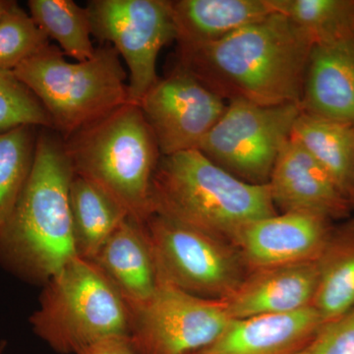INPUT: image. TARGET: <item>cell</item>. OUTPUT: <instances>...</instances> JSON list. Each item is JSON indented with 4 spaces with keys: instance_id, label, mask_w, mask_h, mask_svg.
<instances>
[{
    "instance_id": "1",
    "label": "cell",
    "mask_w": 354,
    "mask_h": 354,
    "mask_svg": "<svg viewBox=\"0 0 354 354\" xmlns=\"http://www.w3.org/2000/svg\"><path fill=\"white\" fill-rule=\"evenodd\" d=\"M313 46L297 25L274 12L216 43L177 53L176 65L228 101L300 104Z\"/></svg>"
},
{
    "instance_id": "2",
    "label": "cell",
    "mask_w": 354,
    "mask_h": 354,
    "mask_svg": "<svg viewBox=\"0 0 354 354\" xmlns=\"http://www.w3.org/2000/svg\"><path fill=\"white\" fill-rule=\"evenodd\" d=\"M73 174L64 140L41 128L31 174L0 234V263L21 279L46 285L78 256L69 206Z\"/></svg>"
},
{
    "instance_id": "3",
    "label": "cell",
    "mask_w": 354,
    "mask_h": 354,
    "mask_svg": "<svg viewBox=\"0 0 354 354\" xmlns=\"http://www.w3.org/2000/svg\"><path fill=\"white\" fill-rule=\"evenodd\" d=\"M152 214L232 242L247 223L278 213L268 184L245 183L199 150H189L160 157L151 190Z\"/></svg>"
},
{
    "instance_id": "4",
    "label": "cell",
    "mask_w": 354,
    "mask_h": 354,
    "mask_svg": "<svg viewBox=\"0 0 354 354\" xmlns=\"http://www.w3.org/2000/svg\"><path fill=\"white\" fill-rule=\"evenodd\" d=\"M64 142L74 174L99 186L135 220L151 216L162 155L138 104L127 102Z\"/></svg>"
},
{
    "instance_id": "5",
    "label": "cell",
    "mask_w": 354,
    "mask_h": 354,
    "mask_svg": "<svg viewBox=\"0 0 354 354\" xmlns=\"http://www.w3.org/2000/svg\"><path fill=\"white\" fill-rule=\"evenodd\" d=\"M111 44L94 57L70 62L57 46L46 48L14 70L50 116L62 140L129 102L127 73Z\"/></svg>"
},
{
    "instance_id": "6",
    "label": "cell",
    "mask_w": 354,
    "mask_h": 354,
    "mask_svg": "<svg viewBox=\"0 0 354 354\" xmlns=\"http://www.w3.org/2000/svg\"><path fill=\"white\" fill-rule=\"evenodd\" d=\"M131 310L93 261H69L44 285L32 330L53 351L78 354L97 342L128 337Z\"/></svg>"
},
{
    "instance_id": "7",
    "label": "cell",
    "mask_w": 354,
    "mask_h": 354,
    "mask_svg": "<svg viewBox=\"0 0 354 354\" xmlns=\"http://www.w3.org/2000/svg\"><path fill=\"white\" fill-rule=\"evenodd\" d=\"M160 283L196 297L223 300L249 269L232 242L167 216L144 221Z\"/></svg>"
},
{
    "instance_id": "8",
    "label": "cell",
    "mask_w": 354,
    "mask_h": 354,
    "mask_svg": "<svg viewBox=\"0 0 354 354\" xmlns=\"http://www.w3.org/2000/svg\"><path fill=\"white\" fill-rule=\"evenodd\" d=\"M300 113L297 104L260 106L232 100L197 150L245 183L268 184Z\"/></svg>"
},
{
    "instance_id": "9",
    "label": "cell",
    "mask_w": 354,
    "mask_h": 354,
    "mask_svg": "<svg viewBox=\"0 0 354 354\" xmlns=\"http://www.w3.org/2000/svg\"><path fill=\"white\" fill-rule=\"evenodd\" d=\"M86 9L93 36L113 46L127 64L129 102L138 104L158 81L160 50L176 39L171 1L92 0Z\"/></svg>"
},
{
    "instance_id": "10",
    "label": "cell",
    "mask_w": 354,
    "mask_h": 354,
    "mask_svg": "<svg viewBox=\"0 0 354 354\" xmlns=\"http://www.w3.org/2000/svg\"><path fill=\"white\" fill-rule=\"evenodd\" d=\"M131 314L128 337L137 354L199 353L232 320L223 300L196 297L165 283Z\"/></svg>"
},
{
    "instance_id": "11",
    "label": "cell",
    "mask_w": 354,
    "mask_h": 354,
    "mask_svg": "<svg viewBox=\"0 0 354 354\" xmlns=\"http://www.w3.org/2000/svg\"><path fill=\"white\" fill-rule=\"evenodd\" d=\"M137 104L162 156L197 150L227 106L221 95L177 65Z\"/></svg>"
},
{
    "instance_id": "12",
    "label": "cell",
    "mask_w": 354,
    "mask_h": 354,
    "mask_svg": "<svg viewBox=\"0 0 354 354\" xmlns=\"http://www.w3.org/2000/svg\"><path fill=\"white\" fill-rule=\"evenodd\" d=\"M333 227L332 221L313 214H277L247 223L232 243L251 272L318 259Z\"/></svg>"
},
{
    "instance_id": "13",
    "label": "cell",
    "mask_w": 354,
    "mask_h": 354,
    "mask_svg": "<svg viewBox=\"0 0 354 354\" xmlns=\"http://www.w3.org/2000/svg\"><path fill=\"white\" fill-rule=\"evenodd\" d=\"M268 185L274 207L283 213H308L330 221L348 218L353 203L328 171L295 140L277 158Z\"/></svg>"
},
{
    "instance_id": "14",
    "label": "cell",
    "mask_w": 354,
    "mask_h": 354,
    "mask_svg": "<svg viewBox=\"0 0 354 354\" xmlns=\"http://www.w3.org/2000/svg\"><path fill=\"white\" fill-rule=\"evenodd\" d=\"M319 274L318 259L254 270L223 301L232 319L298 311L313 304Z\"/></svg>"
},
{
    "instance_id": "15",
    "label": "cell",
    "mask_w": 354,
    "mask_h": 354,
    "mask_svg": "<svg viewBox=\"0 0 354 354\" xmlns=\"http://www.w3.org/2000/svg\"><path fill=\"white\" fill-rule=\"evenodd\" d=\"M323 324L313 306L290 313L232 319L214 344L195 354H295Z\"/></svg>"
},
{
    "instance_id": "16",
    "label": "cell",
    "mask_w": 354,
    "mask_h": 354,
    "mask_svg": "<svg viewBox=\"0 0 354 354\" xmlns=\"http://www.w3.org/2000/svg\"><path fill=\"white\" fill-rule=\"evenodd\" d=\"M300 108L354 124V36L313 46Z\"/></svg>"
},
{
    "instance_id": "17",
    "label": "cell",
    "mask_w": 354,
    "mask_h": 354,
    "mask_svg": "<svg viewBox=\"0 0 354 354\" xmlns=\"http://www.w3.org/2000/svg\"><path fill=\"white\" fill-rule=\"evenodd\" d=\"M130 310L145 304L160 285L144 223L127 216L93 260Z\"/></svg>"
},
{
    "instance_id": "18",
    "label": "cell",
    "mask_w": 354,
    "mask_h": 354,
    "mask_svg": "<svg viewBox=\"0 0 354 354\" xmlns=\"http://www.w3.org/2000/svg\"><path fill=\"white\" fill-rule=\"evenodd\" d=\"M177 53L227 38L274 13L271 0H176L171 1Z\"/></svg>"
},
{
    "instance_id": "19",
    "label": "cell",
    "mask_w": 354,
    "mask_h": 354,
    "mask_svg": "<svg viewBox=\"0 0 354 354\" xmlns=\"http://www.w3.org/2000/svg\"><path fill=\"white\" fill-rule=\"evenodd\" d=\"M290 139L322 165L353 206L354 124L301 111L293 124Z\"/></svg>"
},
{
    "instance_id": "20",
    "label": "cell",
    "mask_w": 354,
    "mask_h": 354,
    "mask_svg": "<svg viewBox=\"0 0 354 354\" xmlns=\"http://www.w3.org/2000/svg\"><path fill=\"white\" fill-rule=\"evenodd\" d=\"M318 264L320 274L312 306L326 323L354 308V218L334 225Z\"/></svg>"
},
{
    "instance_id": "21",
    "label": "cell",
    "mask_w": 354,
    "mask_h": 354,
    "mask_svg": "<svg viewBox=\"0 0 354 354\" xmlns=\"http://www.w3.org/2000/svg\"><path fill=\"white\" fill-rule=\"evenodd\" d=\"M69 206L77 255L91 261L129 216L99 186L75 174L69 186Z\"/></svg>"
},
{
    "instance_id": "22",
    "label": "cell",
    "mask_w": 354,
    "mask_h": 354,
    "mask_svg": "<svg viewBox=\"0 0 354 354\" xmlns=\"http://www.w3.org/2000/svg\"><path fill=\"white\" fill-rule=\"evenodd\" d=\"M30 15L48 39H55L60 50L76 62L94 57L95 48L91 36L87 9L73 0H30Z\"/></svg>"
},
{
    "instance_id": "23",
    "label": "cell",
    "mask_w": 354,
    "mask_h": 354,
    "mask_svg": "<svg viewBox=\"0 0 354 354\" xmlns=\"http://www.w3.org/2000/svg\"><path fill=\"white\" fill-rule=\"evenodd\" d=\"M315 44L354 36V0H271Z\"/></svg>"
},
{
    "instance_id": "24",
    "label": "cell",
    "mask_w": 354,
    "mask_h": 354,
    "mask_svg": "<svg viewBox=\"0 0 354 354\" xmlns=\"http://www.w3.org/2000/svg\"><path fill=\"white\" fill-rule=\"evenodd\" d=\"M39 129L21 127L0 134V234L31 174Z\"/></svg>"
},
{
    "instance_id": "25",
    "label": "cell",
    "mask_w": 354,
    "mask_h": 354,
    "mask_svg": "<svg viewBox=\"0 0 354 354\" xmlns=\"http://www.w3.org/2000/svg\"><path fill=\"white\" fill-rule=\"evenodd\" d=\"M50 44L30 13L13 1L0 17V69L14 71Z\"/></svg>"
},
{
    "instance_id": "26",
    "label": "cell",
    "mask_w": 354,
    "mask_h": 354,
    "mask_svg": "<svg viewBox=\"0 0 354 354\" xmlns=\"http://www.w3.org/2000/svg\"><path fill=\"white\" fill-rule=\"evenodd\" d=\"M21 127L53 130L50 116L13 71L0 69V134Z\"/></svg>"
},
{
    "instance_id": "27",
    "label": "cell",
    "mask_w": 354,
    "mask_h": 354,
    "mask_svg": "<svg viewBox=\"0 0 354 354\" xmlns=\"http://www.w3.org/2000/svg\"><path fill=\"white\" fill-rule=\"evenodd\" d=\"M295 354H354V308L324 323L308 344Z\"/></svg>"
},
{
    "instance_id": "28",
    "label": "cell",
    "mask_w": 354,
    "mask_h": 354,
    "mask_svg": "<svg viewBox=\"0 0 354 354\" xmlns=\"http://www.w3.org/2000/svg\"><path fill=\"white\" fill-rule=\"evenodd\" d=\"M78 354H137L128 337H109L83 349Z\"/></svg>"
},
{
    "instance_id": "29",
    "label": "cell",
    "mask_w": 354,
    "mask_h": 354,
    "mask_svg": "<svg viewBox=\"0 0 354 354\" xmlns=\"http://www.w3.org/2000/svg\"><path fill=\"white\" fill-rule=\"evenodd\" d=\"M12 3L13 1H11V0H0V17L3 15V13Z\"/></svg>"
},
{
    "instance_id": "30",
    "label": "cell",
    "mask_w": 354,
    "mask_h": 354,
    "mask_svg": "<svg viewBox=\"0 0 354 354\" xmlns=\"http://www.w3.org/2000/svg\"><path fill=\"white\" fill-rule=\"evenodd\" d=\"M4 346H1V348H0V354L2 353V349H3Z\"/></svg>"
},
{
    "instance_id": "31",
    "label": "cell",
    "mask_w": 354,
    "mask_h": 354,
    "mask_svg": "<svg viewBox=\"0 0 354 354\" xmlns=\"http://www.w3.org/2000/svg\"><path fill=\"white\" fill-rule=\"evenodd\" d=\"M353 208H354V198H353Z\"/></svg>"
}]
</instances>
